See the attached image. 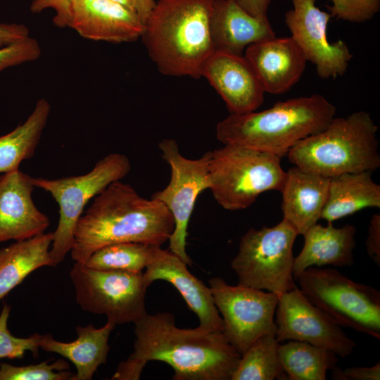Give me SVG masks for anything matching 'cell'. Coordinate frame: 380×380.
<instances>
[{
  "mask_svg": "<svg viewBox=\"0 0 380 380\" xmlns=\"http://www.w3.org/2000/svg\"><path fill=\"white\" fill-rule=\"evenodd\" d=\"M52 241V232L42 233L0 250V300L33 271L54 266L50 255Z\"/></svg>",
  "mask_w": 380,
  "mask_h": 380,
  "instance_id": "25",
  "label": "cell"
},
{
  "mask_svg": "<svg viewBox=\"0 0 380 380\" xmlns=\"http://www.w3.org/2000/svg\"><path fill=\"white\" fill-rule=\"evenodd\" d=\"M251 15L258 18H267V11L273 0H233Z\"/></svg>",
  "mask_w": 380,
  "mask_h": 380,
  "instance_id": "38",
  "label": "cell"
},
{
  "mask_svg": "<svg viewBox=\"0 0 380 380\" xmlns=\"http://www.w3.org/2000/svg\"><path fill=\"white\" fill-rule=\"evenodd\" d=\"M208 283L222 315L223 333L241 355L262 335L276 331L274 317L279 294L240 284L231 286L217 277Z\"/></svg>",
  "mask_w": 380,
  "mask_h": 380,
  "instance_id": "12",
  "label": "cell"
},
{
  "mask_svg": "<svg viewBox=\"0 0 380 380\" xmlns=\"http://www.w3.org/2000/svg\"><path fill=\"white\" fill-rule=\"evenodd\" d=\"M32 177L19 169L0 176V243L32 238L50 224L32 199Z\"/></svg>",
  "mask_w": 380,
  "mask_h": 380,
  "instance_id": "17",
  "label": "cell"
},
{
  "mask_svg": "<svg viewBox=\"0 0 380 380\" xmlns=\"http://www.w3.org/2000/svg\"><path fill=\"white\" fill-rule=\"evenodd\" d=\"M298 235L294 226L284 218L272 227L248 229L231 262L238 284L279 296L296 288L293 248Z\"/></svg>",
  "mask_w": 380,
  "mask_h": 380,
  "instance_id": "8",
  "label": "cell"
},
{
  "mask_svg": "<svg viewBox=\"0 0 380 380\" xmlns=\"http://www.w3.org/2000/svg\"><path fill=\"white\" fill-rule=\"evenodd\" d=\"M42 51L38 42L30 37L0 49V72L4 70L36 61Z\"/></svg>",
  "mask_w": 380,
  "mask_h": 380,
  "instance_id": "33",
  "label": "cell"
},
{
  "mask_svg": "<svg viewBox=\"0 0 380 380\" xmlns=\"http://www.w3.org/2000/svg\"><path fill=\"white\" fill-rule=\"evenodd\" d=\"M69 368L68 362L62 359L27 366L1 363L0 380H72L74 374Z\"/></svg>",
  "mask_w": 380,
  "mask_h": 380,
  "instance_id": "30",
  "label": "cell"
},
{
  "mask_svg": "<svg viewBox=\"0 0 380 380\" xmlns=\"http://www.w3.org/2000/svg\"><path fill=\"white\" fill-rule=\"evenodd\" d=\"M201 77L222 97L231 114L255 111L264 101L265 92L243 55L214 51L205 63Z\"/></svg>",
  "mask_w": 380,
  "mask_h": 380,
  "instance_id": "15",
  "label": "cell"
},
{
  "mask_svg": "<svg viewBox=\"0 0 380 380\" xmlns=\"http://www.w3.org/2000/svg\"><path fill=\"white\" fill-rule=\"evenodd\" d=\"M329 177L293 166L286 172L280 191L283 218L303 235L321 219L329 186Z\"/></svg>",
  "mask_w": 380,
  "mask_h": 380,
  "instance_id": "22",
  "label": "cell"
},
{
  "mask_svg": "<svg viewBox=\"0 0 380 380\" xmlns=\"http://www.w3.org/2000/svg\"><path fill=\"white\" fill-rule=\"evenodd\" d=\"M275 331L262 335L254 341L241 358L230 380H273L286 375L279 359Z\"/></svg>",
  "mask_w": 380,
  "mask_h": 380,
  "instance_id": "28",
  "label": "cell"
},
{
  "mask_svg": "<svg viewBox=\"0 0 380 380\" xmlns=\"http://www.w3.org/2000/svg\"><path fill=\"white\" fill-rule=\"evenodd\" d=\"M11 307L5 304L0 313V359L22 358L26 351L37 356L42 335L35 333L27 338L14 336L8 328Z\"/></svg>",
  "mask_w": 380,
  "mask_h": 380,
  "instance_id": "31",
  "label": "cell"
},
{
  "mask_svg": "<svg viewBox=\"0 0 380 380\" xmlns=\"http://www.w3.org/2000/svg\"><path fill=\"white\" fill-rule=\"evenodd\" d=\"M372 172L344 173L329 177L321 219L332 223L367 208H380V186Z\"/></svg>",
  "mask_w": 380,
  "mask_h": 380,
  "instance_id": "24",
  "label": "cell"
},
{
  "mask_svg": "<svg viewBox=\"0 0 380 380\" xmlns=\"http://www.w3.org/2000/svg\"><path fill=\"white\" fill-rule=\"evenodd\" d=\"M116 324L107 320L96 328L90 324L77 326V338L71 342L55 340L51 334L42 335L40 348L61 355L75 365L77 373L72 380H91L98 367L106 362L110 350L108 339Z\"/></svg>",
  "mask_w": 380,
  "mask_h": 380,
  "instance_id": "23",
  "label": "cell"
},
{
  "mask_svg": "<svg viewBox=\"0 0 380 380\" xmlns=\"http://www.w3.org/2000/svg\"><path fill=\"white\" fill-rule=\"evenodd\" d=\"M279 359L291 380H325L327 372L338 362L334 352L305 342L290 341L279 343Z\"/></svg>",
  "mask_w": 380,
  "mask_h": 380,
  "instance_id": "27",
  "label": "cell"
},
{
  "mask_svg": "<svg viewBox=\"0 0 380 380\" xmlns=\"http://www.w3.org/2000/svg\"><path fill=\"white\" fill-rule=\"evenodd\" d=\"M214 51L243 55L251 44L275 37L268 18H255L233 0H214L210 16Z\"/></svg>",
  "mask_w": 380,
  "mask_h": 380,
  "instance_id": "20",
  "label": "cell"
},
{
  "mask_svg": "<svg viewBox=\"0 0 380 380\" xmlns=\"http://www.w3.org/2000/svg\"><path fill=\"white\" fill-rule=\"evenodd\" d=\"M335 114V106L321 94L292 98L264 110L230 113L217 123L216 137L224 145L253 148L281 158L298 141L325 129Z\"/></svg>",
  "mask_w": 380,
  "mask_h": 380,
  "instance_id": "4",
  "label": "cell"
},
{
  "mask_svg": "<svg viewBox=\"0 0 380 380\" xmlns=\"http://www.w3.org/2000/svg\"><path fill=\"white\" fill-rule=\"evenodd\" d=\"M134 324V351L111 379L137 380L146 364L155 360L172 368L174 380H227L241 356L224 333L179 328L169 312L147 313Z\"/></svg>",
  "mask_w": 380,
  "mask_h": 380,
  "instance_id": "1",
  "label": "cell"
},
{
  "mask_svg": "<svg viewBox=\"0 0 380 380\" xmlns=\"http://www.w3.org/2000/svg\"><path fill=\"white\" fill-rule=\"evenodd\" d=\"M29 34L23 24L0 23V49L30 37Z\"/></svg>",
  "mask_w": 380,
  "mask_h": 380,
  "instance_id": "37",
  "label": "cell"
},
{
  "mask_svg": "<svg viewBox=\"0 0 380 380\" xmlns=\"http://www.w3.org/2000/svg\"><path fill=\"white\" fill-rule=\"evenodd\" d=\"M158 147L163 159L170 165L171 177L166 187L155 192L151 198L163 203L174 219L168 250L187 265H191L186 250L187 227L198 196L210 187L209 153L198 159L186 158L172 139H163Z\"/></svg>",
  "mask_w": 380,
  "mask_h": 380,
  "instance_id": "11",
  "label": "cell"
},
{
  "mask_svg": "<svg viewBox=\"0 0 380 380\" xmlns=\"http://www.w3.org/2000/svg\"><path fill=\"white\" fill-rule=\"evenodd\" d=\"M369 256L380 265V213L374 214L368 226V235L365 241Z\"/></svg>",
  "mask_w": 380,
  "mask_h": 380,
  "instance_id": "36",
  "label": "cell"
},
{
  "mask_svg": "<svg viewBox=\"0 0 380 380\" xmlns=\"http://www.w3.org/2000/svg\"><path fill=\"white\" fill-rule=\"evenodd\" d=\"M305 298L339 325L380 339V292L333 268L310 267L296 279Z\"/></svg>",
  "mask_w": 380,
  "mask_h": 380,
  "instance_id": "7",
  "label": "cell"
},
{
  "mask_svg": "<svg viewBox=\"0 0 380 380\" xmlns=\"http://www.w3.org/2000/svg\"><path fill=\"white\" fill-rule=\"evenodd\" d=\"M244 52L265 93L284 94L305 69V55L291 37L264 39L249 45Z\"/></svg>",
  "mask_w": 380,
  "mask_h": 380,
  "instance_id": "18",
  "label": "cell"
},
{
  "mask_svg": "<svg viewBox=\"0 0 380 380\" xmlns=\"http://www.w3.org/2000/svg\"><path fill=\"white\" fill-rule=\"evenodd\" d=\"M77 304L84 311L104 315L116 324L133 322L147 314L144 272L99 270L75 262L70 272Z\"/></svg>",
  "mask_w": 380,
  "mask_h": 380,
  "instance_id": "10",
  "label": "cell"
},
{
  "mask_svg": "<svg viewBox=\"0 0 380 380\" xmlns=\"http://www.w3.org/2000/svg\"><path fill=\"white\" fill-rule=\"evenodd\" d=\"M145 269L144 277L148 286L156 280L168 281L197 315L200 327L223 333V320L210 287L193 275L188 270L187 265L179 257L169 250L153 246L151 259Z\"/></svg>",
  "mask_w": 380,
  "mask_h": 380,
  "instance_id": "16",
  "label": "cell"
},
{
  "mask_svg": "<svg viewBox=\"0 0 380 380\" xmlns=\"http://www.w3.org/2000/svg\"><path fill=\"white\" fill-rule=\"evenodd\" d=\"M69 27L87 39L125 43L141 37L144 23L132 11L111 0H74Z\"/></svg>",
  "mask_w": 380,
  "mask_h": 380,
  "instance_id": "19",
  "label": "cell"
},
{
  "mask_svg": "<svg viewBox=\"0 0 380 380\" xmlns=\"http://www.w3.org/2000/svg\"><path fill=\"white\" fill-rule=\"evenodd\" d=\"M50 112V103L41 98L23 123L0 137V173L18 170L23 160L34 156Z\"/></svg>",
  "mask_w": 380,
  "mask_h": 380,
  "instance_id": "26",
  "label": "cell"
},
{
  "mask_svg": "<svg viewBox=\"0 0 380 380\" xmlns=\"http://www.w3.org/2000/svg\"><path fill=\"white\" fill-rule=\"evenodd\" d=\"M124 6L135 13L141 22L145 23L156 4L155 0H111Z\"/></svg>",
  "mask_w": 380,
  "mask_h": 380,
  "instance_id": "39",
  "label": "cell"
},
{
  "mask_svg": "<svg viewBox=\"0 0 380 380\" xmlns=\"http://www.w3.org/2000/svg\"><path fill=\"white\" fill-rule=\"evenodd\" d=\"M174 227L173 217L163 203L145 198L129 184L115 181L94 198L80 217L71 257L84 264L96 250L116 243L160 247Z\"/></svg>",
  "mask_w": 380,
  "mask_h": 380,
  "instance_id": "2",
  "label": "cell"
},
{
  "mask_svg": "<svg viewBox=\"0 0 380 380\" xmlns=\"http://www.w3.org/2000/svg\"><path fill=\"white\" fill-rule=\"evenodd\" d=\"M326 5L331 17L351 23L369 20L380 10V0H330Z\"/></svg>",
  "mask_w": 380,
  "mask_h": 380,
  "instance_id": "32",
  "label": "cell"
},
{
  "mask_svg": "<svg viewBox=\"0 0 380 380\" xmlns=\"http://www.w3.org/2000/svg\"><path fill=\"white\" fill-rule=\"evenodd\" d=\"M208 153L209 189L225 210L246 209L261 194L284 186L286 172L276 155L234 145Z\"/></svg>",
  "mask_w": 380,
  "mask_h": 380,
  "instance_id": "6",
  "label": "cell"
},
{
  "mask_svg": "<svg viewBox=\"0 0 380 380\" xmlns=\"http://www.w3.org/2000/svg\"><path fill=\"white\" fill-rule=\"evenodd\" d=\"M291 1L293 8L285 13V23L307 61L316 67L321 78H336L344 75L353 56L345 42L328 40L327 27L331 14L320 10L316 6V0Z\"/></svg>",
  "mask_w": 380,
  "mask_h": 380,
  "instance_id": "14",
  "label": "cell"
},
{
  "mask_svg": "<svg viewBox=\"0 0 380 380\" xmlns=\"http://www.w3.org/2000/svg\"><path fill=\"white\" fill-rule=\"evenodd\" d=\"M331 377L338 380H379L380 363L378 362L372 367H352L344 370L335 366L332 369Z\"/></svg>",
  "mask_w": 380,
  "mask_h": 380,
  "instance_id": "35",
  "label": "cell"
},
{
  "mask_svg": "<svg viewBox=\"0 0 380 380\" xmlns=\"http://www.w3.org/2000/svg\"><path fill=\"white\" fill-rule=\"evenodd\" d=\"M356 228L352 224L335 227L315 224L303 234L304 243L298 256L294 258L293 276L296 279L310 267L331 265L343 267L354 263Z\"/></svg>",
  "mask_w": 380,
  "mask_h": 380,
  "instance_id": "21",
  "label": "cell"
},
{
  "mask_svg": "<svg viewBox=\"0 0 380 380\" xmlns=\"http://www.w3.org/2000/svg\"><path fill=\"white\" fill-rule=\"evenodd\" d=\"M130 170L129 158L115 153L103 157L82 175L57 179L32 177L34 186L49 193L59 208L58 222L52 232L50 248L54 266L70 252L76 224L87 203L109 184L124 178Z\"/></svg>",
  "mask_w": 380,
  "mask_h": 380,
  "instance_id": "9",
  "label": "cell"
},
{
  "mask_svg": "<svg viewBox=\"0 0 380 380\" xmlns=\"http://www.w3.org/2000/svg\"><path fill=\"white\" fill-rule=\"evenodd\" d=\"M378 127L369 113L334 118L325 129L295 144L287 153L291 163L326 177L373 172L380 167Z\"/></svg>",
  "mask_w": 380,
  "mask_h": 380,
  "instance_id": "5",
  "label": "cell"
},
{
  "mask_svg": "<svg viewBox=\"0 0 380 380\" xmlns=\"http://www.w3.org/2000/svg\"><path fill=\"white\" fill-rule=\"evenodd\" d=\"M74 0H33L30 11L38 13L45 9L51 8L55 11L53 18L54 25L58 27H69L72 17Z\"/></svg>",
  "mask_w": 380,
  "mask_h": 380,
  "instance_id": "34",
  "label": "cell"
},
{
  "mask_svg": "<svg viewBox=\"0 0 380 380\" xmlns=\"http://www.w3.org/2000/svg\"><path fill=\"white\" fill-rule=\"evenodd\" d=\"M214 0H158L141 38L158 71L167 76L201 77L214 52L210 16Z\"/></svg>",
  "mask_w": 380,
  "mask_h": 380,
  "instance_id": "3",
  "label": "cell"
},
{
  "mask_svg": "<svg viewBox=\"0 0 380 380\" xmlns=\"http://www.w3.org/2000/svg\"><path fill=\"white\" fill-rule=\"evenodd\" d=\"M275 314V335L279 343L305 342L342 357L351 355L356 346L341 327L311 303L298 286L279 296Z\"/></svg>",
  "mask_w": 380,
  "mask_h": 380,
  "instance_id": "13",
  "label": "cell"
},
{
  "mask_svg": "<svg viewBox=\"0 0 380 380\" xmlns=\"http://www.w3.org/2000/svg\"><path fill=\"white\" fill-rule=\"evenodd\" d=\"M153 247L137 242L109 244L96 250L84 264L99 270L141 272L151 259Z\"/></svg>",
  "mask_w": 380,
  "mask_h": 380,
  "instance_id": "29",
  "label": "cell"
}]
</instances>
